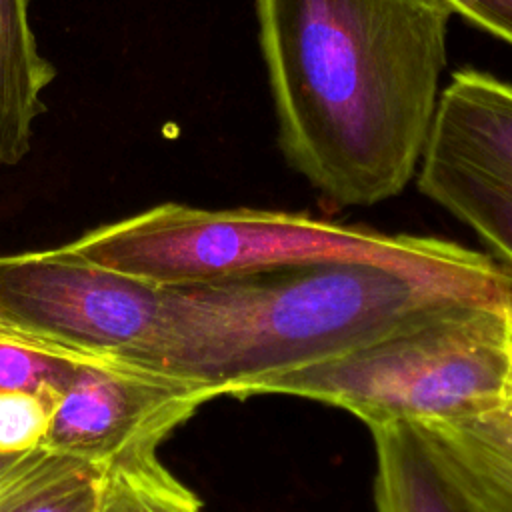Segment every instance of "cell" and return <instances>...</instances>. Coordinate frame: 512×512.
<instances>
[{
    "mask_svg": "<svg viewBox=\"0 0 512 512\" xmlns=\"http://www.w3.org/2000/svg\"><path fill=\"white\" fill-rule=\"evenodd\" d=\"M296 396L368 426L456 420L512 394V298L458 300L344 354L264 378L248 396Z\"/></svg>",
    "mask_w": 512,
    "mask_h": 512,
    "instance_id": "obj_4",
    "label": "cell"
},
{
    "mask_svg": "<svg viewBox=\"0 0 512 512\" xmlns=\"http://www.w3.org/2000/svg\"><path fill=\"white\" fill-rule=\"evenodd\" d=\"M66 246L94 264L154 286L360 262L444 282L482 298H512V280L486 252L306 212L208 210L166 202L88 230Z\"/></svg>",
    "mask_w": 512,
    "mask_h": 512,
    "instance_id": "obj_3",
    "label": "cell"
},
{
    "mask_svg": "<svg viewBox=\"0 0 512 512\" xmlns=\"http://www.w3.org/2000/svg\"><path fill=\"white\" fill-rule=\"evenodd\" d=\"M214 392L124 356L84 364L60 390L42 448L106 468L156 454Z\"/></svg>",
    "mask_w": 512,
    "mask_h": 512,
    "instance_id": "obj_7",
    "label": "cell"
},
{
    "mask_svg": "<svg viewBox=\"0 0 512 512\" xmlns=\"http://www.w3.org/2000/svg\"><path fill=\"white\" fill-rule=\"evenodd\" d=\"M160 286L118 274L66 244L0 256V312L34 334L130 358L150 336Z\"/></svg>",
    "mask_w": 512,
    "mask_h": 512,
    "instance_id": "obj_6",
    "label": "cell"
},
{
    "mask_svg": "<svg viewBox=\"0 0 512 512\" xmlns=\"http://www.w3.org/2000/svg\"><path fill=\"white\" fill-rule=\"evenodd\" d=\"M374 454L376 512H464L408 422L368 426Z\"/></svg>",
    "mask_w": 512,
    "mask_h": 512,
    "instance_id": "obj_10",
    "label": "cell"
},
{
    "mask_svg": "<svg viewBox=\"0 0 512 512\" xmlns=\"http://www.w3.org/2000/svg\"><path fill=\"white\" fill-rule=\"evenodd\" d=\"M416 184L466 224L512 280V82L476 68L450 76Z\"/></svg>",
    "mask_w": 512,
    "mask_h": 512,
    "instance_id": "obj_5",
    "label": "cell"
},
{
    "mask_svg": "<svg viewBox=\"0 0 512 512\" xmlns=\"http://www.w3.org/2000/svg\"><path fill=\"white\" fill-rule=\"evenodd\" d=\"M284 160L334 206L416 176L436 116L444 0H254Z\"/></svg>",
    "mask_w": 512,
    "mask_h": 512,
    "instance_id": "obj_1",
    "label": "cell"
},
{
    "mask_svg": "<svg viewBox=\"0 0 512 512\" xmlns=\"http://www.w3.org/2000/svg\"><path fill=\"white\" fill-rule=\"evenodd\" d=\"M94 512H202V502L148 454L102 468Z\"/></svg>",
    "mask_w": 512,
    "mask_h": 512,
    "instance_id": "obj_12",
    "label": "cell"
},
{
    "mask_svg": "<svg viewBox=\"0 0 512 512\" xmlns=\"http://www.w3.org/2000/svg\"><path fill=\"white\" fill-rule=\"evenodd\" d=\"M458 300L482 298L406 272L338 262L160 286L148 340L128 358L214 396L374 342Z\"/></svg>",
    "mask_w": 512,
    "mask_h": 512,
    "instance_id": "obj_2",
    "label": "cell"
},
{
    "mask_svg": "<svg viewBox=\"0 0 512 512\" xmlns=\"http://www.w3.org/2000/svg\"><path fill=\"white\" fill-rule=\"evenodd\" d=\"M58 394V388L0 392V454H18L42 446Z\"/></svg>",
    "mask_w": 512,
    "mask_h": 512,
    "instance_id": "obj_14",
    "label": "cell"
},
{
    "mask_svg": "<svg viewBox=\"0 0 512 512\" xmlns=\"http://www.w3.org/2000/svg\"><path fill=\"white\" fill-rule=\"evenodd\" d=\"M30 2L0 0V166L18 164L28 154L32 124L44 112L40 94L56 76L38 52Z\"/></svg>",
    "mask_w": 512,
    "mask_h": 512,
    "instance_id": "obj_9",
    "label": "cell"
},
{
    "mask_svg": "<svg viewBox=\"0 0 512 512\" xmlns=\"http://www.w3.org/2000/svg\"><path fill=\"white\" fill-rule=\"evenodd\" d=\"M102 468L42 448L0 484V512H94Z\"/></svg>",
    "mask_w": 512,
    "mask_h": 512,
    "instance_id": "obj_11",
    "label": "cell"
},
{
    "mask_svg": "<svg viewBox=\"0 0 512 512\" xmlns=\"http://www.w3.org/2000/svg\"><path fill=\"white\" fill-rule=\"evenodd\" d=\"M408 424L464 512H512V394L474 416Z\"/></svg>",
    "mask_w": 512,
    "mask_h": 512,
    "instance_id": "obj_8",
    "label": "cell"
},
{
    "mask_svg": "<svg viewBox=\"0 0 512 512\" xmlns=\"http://www.w3.org/2000/svg\"><path fill=\"white\" fill-rule=\"evenodd\" d=\"M40 450H42V446L28 450V452H18V454H0V484L6 478H10L14 472H18L24 464H28Z\"/></svg>",
    "mask_w": 512,
    "mask_h": 512,
    "instance_id": "obj_17",
    "label": "cell"
},
{
    "mask_svg": "<svg viewBox=\"0 0 512 512\" xmlns=\"http://www.w3.org/2000/svg\"><path fill=\"white\" fill-rule=\"evenodd\" d=\"M452 14H458L476 28L512 46V0H444Z\"/></svg>",
    "mask_w": 512,
    "mask_h": 512,
    "instance_id": "obj_15",
    "label": "cell"
},
{
    "mask_svg": "<svg viewBox=\"0 0 512 512\" xmlns=\"http://www.w3.org/2000/svg\"><path fill=\"white\" fill-rule=\"evenodd\" d=\"M118 354H92L62 346L0 340V392L4 390H62L90 362Z\"/></svg>",
    "mask_w": 512,
    "mask_h": 512,
    "instance_id": "obj_13",
    "label": "cell"
},
{
    "mask_svg": "<svg viewBox=\"0 0 512 512\" xmlns=\"http://www.w3.org/2000/svg\"><path fill=\"white\" fill-rule=\"evenodd\" d=\"M0 340H16V342H28V344H44V346H62V348H70V346H64V344H58V342H52V340H46L38 334H34L32 330L24 328L22 324L10 320L8 316H4L0 312ZM76 350V348H74Z\"/></svg>",
    "mask_w": 512,
    "mask_h": 512,
    "instance_id": "obj_16",
    "label": "cell"
}]
</instances>
